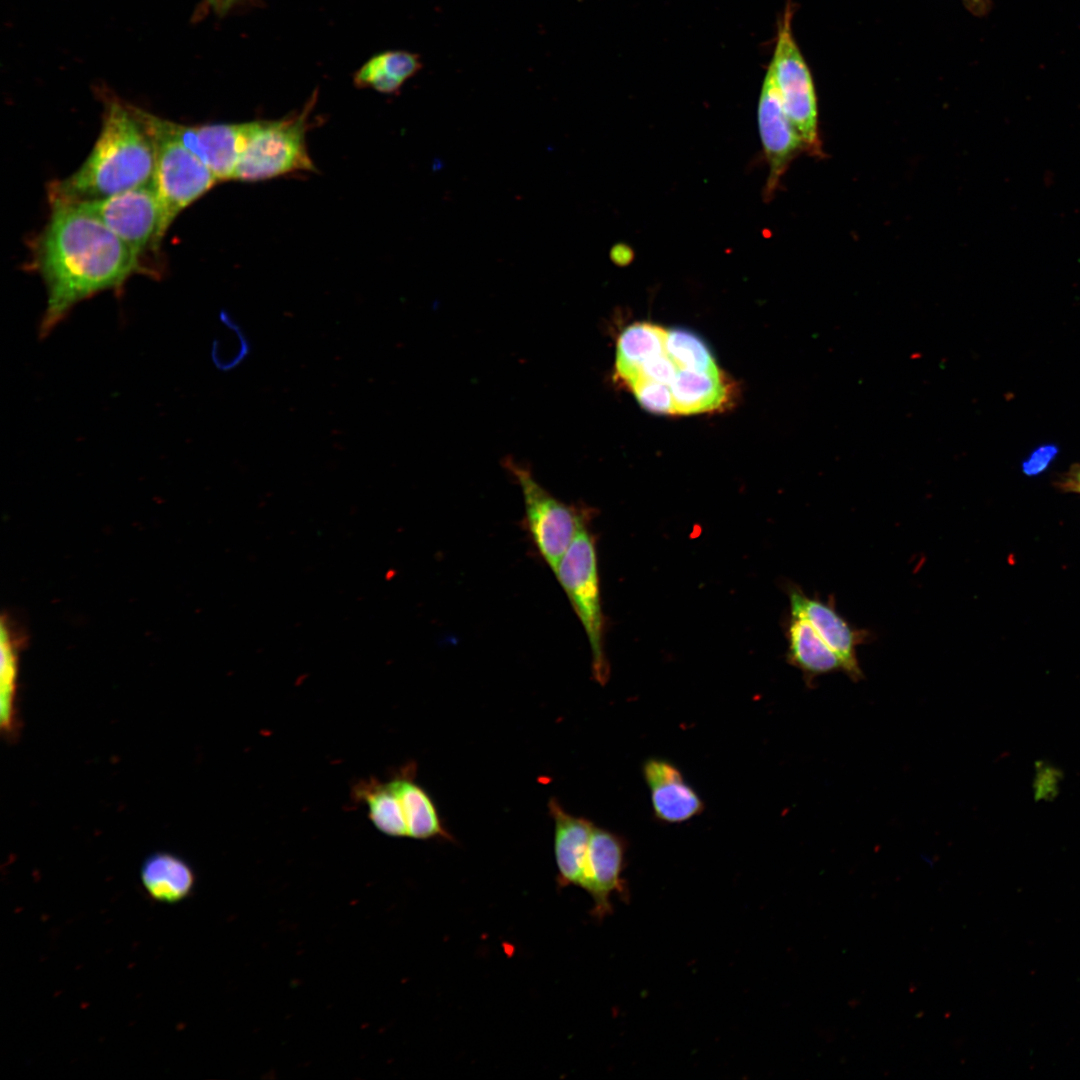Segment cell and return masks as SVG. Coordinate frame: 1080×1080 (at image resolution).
Wrapping results in <instances>:
<instances>
[{"mask_svg":"<svg viewBox=\"0 0 1080 1080\" xmlns=\"http://www.w3.org/2000/svg\"><path fill=\"white\" fill-rule=\"evenodd\" d=\"M33 244L32 266L41 276L47 303L41 338L80 302L108 290L121 291L134 274H152L100 220L74 204H53Z\"/></svg>","mask_w":1080,"mask_h":1080,"instance_id":"1","label":"cell"},{"mask_svg":"<svg viewBox=\"0 0 1080 1080\" xmlns=\"http://www.w3.org/2000/svg\"><path fill=\"white\" fill-rule=\"evenodd\" d=\"M103 104L92 150L75 172L48 185L50 205L100 200L152 182L155 143L139 108L115 96Z\"/></svg>","mask_w":1080,"mask_h":1080,"instance_id":"2","label":"cell"},{"mask_svg":"<svg viewBox=\"0 0 1080 1080\" xmlns=\"http://www.w3.org/2000/svg\"><path fill=\"white\" fill-rule=\"evenodd\" d=\"M139 113L155 143V170L152 183L160 208L159 226L154 243V251L157 252L163 237L176 217L207 193L218 180L208 167L178 139L158 127L153 114L140 108Z\"/></svg>","mask_w":1080,"mask_h":1080,"instance_id":"3","label":"cell"},{"mask_svg":"<svg viewBox=\"0 0 1080 1080\" xmlns=\"http://www.w3.org/2000/svg\"><path fill=\"white\" fill-rule=\"evenodd\" d=\"M313 105L311 100L301 113L283 119L247 123L234 179L255 182L296 171H316L305 142Z\"/></svg>","mask_w":1080,"mask_h":1080,"instance_id":"4","label":"cell"},{"mask_svg":"<svg viewBox=\"0 0 1080 1080\" xmlns=\"http://www.w3.org/2000/svg\"><path fill=\"white\" fill-rule=\"evenodd\" d=\"M586 633L593 679L605 685L610 668L604 650V616L593 535L585 526L576 535L554 572Z\"/></svg>","mask_w":1080,"mask_h":1080,"instance_id":"5","label":"cell"},{"mask_svg":"<svg viewBox=\"0 0 1080 1080\" xmlns=\"http://www.w3.org/2000/svg\"><path fill=\"white\" fill-rule=\"evenodd\" d=\"M792 17L793 6L788 2L779 22L770 66L785 113L799 134L805 151L822 157L817 97L811 73L793 37Z\"/></svg>","mask_w":1080,"mask_h":1080,"instance_id":"6","label":"cell"},{"mask_svg":"<svg viewBox=\"0 0 1080 1080\" xmlns=\"http://www.w3.org/2000/svg\"><path fill=\"white\" fill-rule=\"evenodd\" d=\"M505 467L521 488L529 536L542 559L555 572L576 535L586 526L588 512L553 496L527 467L512 459L505 461Z\"/></svg>","mask_w":1080,"mask_h":1080,"instance_id":"7","label":"cell"},{"mask_svg":"<svg viewBox=\"0 0 1080 1080\" xmlns=\"http://www.w3.org/2000/svg\"><path fill=\"white\" fill-rule=\"evenodd\" d=\"M74 205L100 220L141 261L147 250L154 251L160 208L152 182L104 199Z\"/></svg>","mask_w":1080,"mask_h":1080,"instance_id":"8","label":"cell"},{"mask_svg":"<svg viewBox=\"0 0 1080 1080\" xmlns=\"http://www.w3.org/2000/svg\"><path fill=\"white\" fill-rule=\"evenodd\" d=\"M757 115L760 138L769 167L763 191L764 200L768 202L773 199L791 162L801 151H805L799 134L785 113L770 65L762 84Z\"/></svg>","mask_w":1080,"mask_h":1080,"instance_id":"9","label":"cell"},{"mask_svg":"<svg viewBox=\"0 0 1080 1080\" xmlns=\"http://www.w3.org/2000/svg\"><path fill=\"white\" fill-rule=\"evenodd\" d=\"M163 131L178 139L214 174L218 182L234 179L247 123L185 125L153 115Z\"/></svg>","mask_w":1080,"mask_h":1080,"instance_id":"10","label":"cell"},{"mask_svg":"<svg viewBox=\"0 0 1080 1080\" xmlns=\"http://www.w3.org/2000/svg\"><path fill=\"white\" fill-rule=\"evenodd\" d=\"M626 849V840L620 834L595 825L580 887L592 898V914L598 919L611 912V896L624 892Z\"/></svg>","mask_w":1080,"mask_h":1080,"instance_id":"11","label":"cell"},{"mask_svg":"<svg viewBox=\"0 0 1080 1080\" xmlns=\"http://www.w3.org/2000/svg\"><path fill=\"white\" fill-rule=\"evenodd\" d=\"M789 601L791 615L805 618L838 655L843 672L853 681L863 678L857 659V647L864 643L868 633L854 628L841 616L832 599L822 601L817 597H808L798 588H790Z\"/></svg>","mask_w":1080,"mask_h":1080,"instance_id":"12","label":"cell"},{"mask_svg":"<svg viewBox=\"0 0 1080 1080\" xmlns=\"http://www.w3.org/2000/svg\"><path fill=\"white\" fill-rule=\"evenodd\" d=\"M654 817L665 824L685 823L700 815L705 805L698 792L672 762L650 757L642 765Z\"/></svg>","mask_w":1080,"mask_h":1080,"instance_id":"13","label":"cell"},{"mask_svg":"<svg viewBox=\"0 0 1080 1080\" xmlns=\"http://www.w3.org/2000/svg\"><path fill=\"white\" fill-rule=\"evenodd\" d=\"M548 811L554 823V856L558 886H579L582 881L590 838L595 824L585 817L567 812L552 797Z\"/></svg>","mask_w":1080,"mask_h":1080,"instance_id":"14","label":"cell"},{"mask_svg":"<svg viewBox=\"0 0 1080 1080\" xmlns=\"http://www.w3.org/2000/svg\"><path fill=\"white\" fill-rule=\"evenodd\" d=\"M416 765L407 763L389 779L398 795L408 829L417 840L452 841L430 794L416 782Z\"/></svg>","mask_w":1080,"mask_h":1080,"instance_id":"15","label":"cell"},{"mask_svg":"<svg viewBox=\"0 0 1080 1080\" xmlns=\"http://www.w3.org/2000/svg\"><path fill=\"white\" fill-rule=\"evenodd\" d=\"M676 415H690L727 408L735 386L720 370L697 372L679 369L670 384Z\"/></svg>","mask_w":1080,"mask_h":1080,"instance_id":"16","label":"cell"},{"mask_svg":"<svg viewBox=\"0 0 1080 1080\" xmlns=\"http://www.w3.org/2000/svg\"><path fill=\"white\" fill-rule=\"evenodd\" d=\"M140 880L153 900L175 904L192 893L195 874L183 858L170 852L159 851L144 860L140 869Z\"/></svg>","mask_w":1080,"mask_h":1080,"instance_id":"17","label":"cell"},{"mask_svg":"<svg viewBox=\"0 0 1080 1080\" xmlns=\"http://www.w3.org/2000/svg\"><path fill=\"white\" fill-rule=\"evenodd\" d=\"M787 638L788 660L803 673L807 685L819 676L843 671L838 655L805 618L791 615Z\"/></svg>","mask_w":1080,"mask_h":1080,"instance_id":"18","label":"cell"},{"mask_svg":"<svg viewBox=\"0 0 1080 1080\" xmlns=\"http://www.w3.org/2000/svg\"><path fill=\"white\" fill-rule=\"evenodd\" d=\"M0 723L2 734L14 739L19 730L17 681L23 637L8 615L1 619Z\"/></svg>","mask_w":1080,"mask_h":1080,"instance_id":"19","label":"cell"},{"mask_svg":"<svg viewBox=\"0 0 1080 1080\" xmlns=\"http://www.w3.org/2000/svg\"><path fill=\"white\" fill-rule=\"evenodd\" d=\"M352 797L367 806L368 817L378 831L391 837H408L400 799L389 780H360L352 787Z\"/></svg>","mask_w":1080,"mask_h":1080,"instance_id":"20","label":"cell"},{"mask_svg":"<svg viewBox=\"0 0 1080 1080\" xmlns=\"http://www.w3.org/2000/svg\"><path fill=\"white\" fill-rule=\"evenodd\" d=\"M667 332L665 328L647 322L625 328L616 342L615 380L618 382L650 357L664 352Z\"/></svg>","mask_w":1080,"mask_h":1080,"instance_id":"21","label":"cell"},{"mask_svg":"<svg viewBox=\"0 0 1080 1080\" xmlns=\"http://www.w3.org/2000/svg\"><path fill=\"white\" fill-rule=\"evenodd\" d=\"M666 352L682 370L712 372L719 369L704 341L687 330H668Z\"/></svg>","mask_w":1080,"mask_h":1080,"instance_id":"22","label":"cell"},{"mask_svg":"<svg viewBox=\"0 0 1080 1080\" xmlns=\"http://www.w3.org/2000/svg\"><path fill=\"white\" fill-rule=\"evenodd\" d=\"M629 389L639 404L649 412L676 415L673 394L669 385L653 380H639Z\"/></svg>","mask_w":1080,"mask_h":1080,"instance_id":"23","label":"cell"},{"mask_svg":"<svg viewBox=\"0 0 1080 1080\" xmlns=\"http://www.w3.org/2000/svg\"><path fill=\"white\" fill-rule=\"evenodd\" d=\"M371 59L384 72L402 82L414 76L422 68L418 55L403 50L382 52Z\"/></svg>","mask_w":1080,"mask_h":1080,"instance_id":"24","label":"cell"},{"mask_svg":"<svg viewBox=\"0 0 1080 1080\" xmlns=\"http://www.w3.org/2000/svg\"><path fill=\"white\" fill-rule=\"evenodd\" d=\"M354 82L361 88H372L381 93L397 92L404 82L390 76L369 59L355 74Z\"/></svg>","mask_w":1080,"mask_h":1080,"instance_id":"25","label":"cell"},{"mask_svg":"<svg viewBox=\"0 0 1080 1080\" xmlns=\"http://www.w3.org/2000/svg\"><path fill=\"white\" fill-rule=\"evenodd\" d=\"M1055 444H1044L1037 447L1022 462V471L1027 476H1036L1044 472L1054 461L1058 454Z\"/></svg>","mask_w":1080,"mask_h":1080,"instance_id":"26","label":"cell"},{"mask_svg":"<svg viewBox=\"0 0 1080 1080\" xmlns=\"http://www.w3.org/2000/svg\"><path fill=\"white\" fill-rule=\"evenodd\" d=\"M609 256L615 265L623 267L633 261L634 251L628 244L620 242L612 246Z\"/></svg>","mask_w":1080,"mask_h":1080,"instance_id":"27","label":"cell"},{"mask_svg":"<svg viewBox=\"0 0 1080 1080\" xmlns=\"http://www.w3.org/2000/svg\"><path fill=\"white\" fill-rule=\"evenodd\" d=\"M1062 487L1065 490H1070V491L1080 493V466H1078L1076 468H1073L1068 473L1065 480L1063 481Z\"/></svg>","mask_w":1080,"mask_h":1080,"instance_id":"28","label":"cell"},{"mask_svg":"<svg viewBox=\"0 0 1080 1080\" xmlns=\"http://www.w3.org/2000/svg\"><path fill=\"white\" fill-rule=\"evenodd\" d=\"M241 0H214L213 7L220 13H226Z\"/></svg>","mask_w":1080,"mask_h":1080,"instance_id":"29","label":"cell"},{"mask_svg":"<svg viewBox=\"0 0 1080 1080\" xmlns=\"http://www.w3.org/2000/svg\"><path fill=\"white\" fill-rule=\"evenodd\" d=\"M988 0H970L969 9L977 14H983L987 9Z\"/></svg>","mask_w":1080,"mask_h":1080,"instance_id":"30","label":"cell"},{"mask_svg":"<svg viewBox=\"0 0 1080 1080\" xmlns=\"http://www.w3.org/2000/svg\"><path fill=\"white\" fill-rule=\"evenodd\" d=\"M207 1L209 2L210 5H213V3H214V0H207Z\"/></svg>","mask_w":1080,"mask_h":1080,"instance_id":"31","label":"cell"},{"mask_svg":"<svg viewBox=\"0 0 1080 1080\" xmlns=\"http://www.w3.org/2000/svg\"><path fill=\"white\" fill-rule=\"evenodd\" d=\"M964 1L967 3V5L969 7L970 6V0H964Z\"/></svg>","mask_w":1080,"mask_h":1080,"instance_id":"32","label":"cell"}]
</instances>
